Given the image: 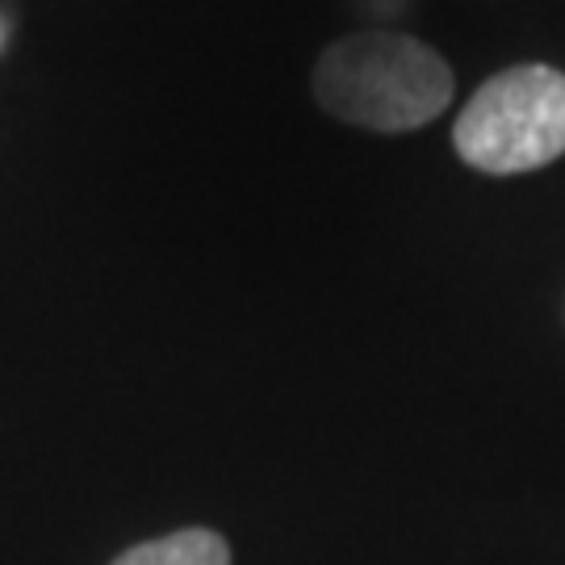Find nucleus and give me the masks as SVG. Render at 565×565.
I'll return each instance as SVG.
<instances>
[{
	"label": "nucleus",
	"mask_w": 565,
	"mask_h": 565,
	"mask_svg": "<svg viewBox=\"0 0 565 565\" xmlns=\"http://www.w3.org/2000/svg\"><path fill=\"white\" fill-rule=\"evenodd\" d=\"M310 84L331 118L377 135H406L436 121L457 88L445 55L390 30H361L331 42Z\"/></svg>",
	"instance_id": "f257e3e1"
},
{
	"label": "nucleus",
	"mask_w": 565,
	"mask_h": 565,
	"mask_svg": "<svg viewBox=\"0 0 565 565\" xmlns=\"http://www.w3.org/2000/svg\"><path fill=\"white\" fill-rule=\"evenodd\" d=\"M452 147L490 177L536 172L565 156V72L520 63L490 76L452 126Z\"/></svg>",
	"instance_id": "f03ea898"
},
{
	"label": "nucleus",
	"mask_w": 565,
	"mask_h": 565,
	"mask_svg": "<svg viewBox=\"0 0 565 565\" xmlns=\"http://www.w3.org/2000/svg\"><path fill=\"white\" fill-rule=\"evenodd\" d=\"M114 565H231V545L210 527H181L126 548Z\"/></svg>",
	"instance_id": "7ed1b4c3"
}]
</instances>
